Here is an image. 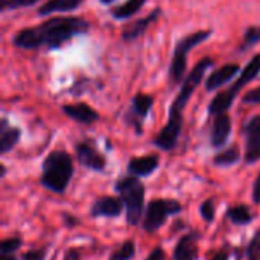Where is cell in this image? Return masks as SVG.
Wrapping results in <instances>:
<instances>
[{"mask_svg":"<svg viewBox=\"0 0 260 260\" xmlns=\"http://www.w3.org/2000/svg\"><path fill=\"white\" fill-rule=\"evenodd\" d=\"M88 30L90 21L82 17H50L38 26L18 30L12 38V44L24 50H35L40 47L55 50L75 37L87 34Z\"/></svg>","mask_w":260,"mask_h":260,"instance_id":"obj_1","label":"cell"},{"mask_svg":"<svg viewBox=\"0 0 260 260\" xmlns=\"http://www.w3.org/2000/svg\"><path fill=\"white\" fill-rule=\"evenodd\" d=\"M212 66H213V59L210 56H207V58H203L192 69L190 73H187L178 94L175 96L174 102L171 104L166 125L161 128V131L155 136V139L152 142L154 146H157L158 149L166 151V152H171L175 149L180 134H181V129H183V113H184L192 94L195 93V90L201 84L204 75L207 73V70Z\"/></svg>","mask_w":260,"mask_h":260,"instance_id":"obj_2","label":"cell"},{"mask_svg":"<svg viewBox=\"0 0 260 260\" xmlns=\"http://www.w3.org/2000/svg\"><path fill=\"white\" fill-rule=\"evenodd\" d=\"M75 174L73 158L64 149H55L46 155L41 165V186L56 195H62Z\"/></svg>","mask_w":260,"mask_h":260,"instance_id":"obj_3","label":"cell"},{"mask_svg":"<svg viewBox=\"0 0 260 260\" xmlns=\"http://www.w3.org/2000/svg\"><path fill=\"white\" fill-rule=\"evenodd\" d=\"M114 190L120 197L125 204V218L126 224L131 227L139 225L145 215V184L140 181L139 177L125 175L117 178L114 183Z\"/></svg>","mask_w":260,"mask_h":260,"instance_id":"obj_4","label":"cell"},{"mask_svg":"<svg viewBox=\"0 0 260 260\" xmlns=\"http://www.w3.org/2000/svg\"><path fill=\"white\" fill-rule=\"evenodd\" d=\"M260 75V53H256L250 61L248 64L244 67V70L239 73V78L224 91H219L209 104V116L210 117H215L218 114H222V113H227L230 110V107L233 105L235 99L238 98V94L241 93V90L250 84L251 81H254L257 76Z\"/></svg>","mask_w":260,"mask_h":260,"instance_id":"obj_5","label":"cell"},{"mask_svg":"<svg viewBox=\"0 0 260 260\" xmlns=\"http://www.w3.org/2000/svg\"><path fill=\"white\" fill-rule=\"evenodd\" d=\"M212 35V30H197L192 32L186 37H183L175 49H174V55H172V61L169 66V78L172 84H180L186 79V70H187V55L192 49H195L197 46H200L201 43H204L206 40H209Z\"/></svg>","mask_w":260,"mask_h":260,"instance_id":"obj_6","label":"cell"},{"mask_svg":"<svg viewBox=\"0 0 260 260\" xmlns=\"http://www.w3.org/2000/svg\"><path fill=\"white\" fill-rule=\"evenodd\" d=\"M183 212V206L177 200L154 198L148 203L142 219V227L146 233H155L160 230L168 218Z\"/></svg>","mask_w":260,"mask_h":260,"instance_id":"obj_7","label":"cell"},{"mask_svg":"<svg viewBox=\"0 0 260 260\" xmlns=\"http://www.w3.org/2000/svg\"><path fill=\"white\" fill-rule=\"evenodd\" d=\"M75 154L76 160L81 166L94 171V172H104L107 168V158L99 149L90 142V140H81L75 145Z\"/></svg>","mask_w":260,"mask_h":260,"instance_id":"obj_8","label":"cell"},{"mask_svg":"<svg viewBox=\"0 0 260 260\" xmlns=\"http://www.w3.org/2000/svg\"><path fill=\"white\" fill-rule=\"evenodd\" d=\"M242 134L245 136L244 161L247 165L257 163L260 160V114L253 116L242 125Z\"/></svg>","mask_w":260,"mask_h":260,"instance_id":"obj_9","label":"cell"},{"mask_svg":"<svg viewBox=\"0 0 260 260\" xmlns=\"http://www.w3.org/2000/svg\"><path fill=\"white\" fill-rule=\"evenodd\" d=\"M154 105V98L151 94H145V93H137L133 101H131V108L129 113L126 114V120L133 125L134 131L137 134L143 133V120L148 117L151 108Z\"/></svg>","mask_w":260,"mask_h":260,"instance_id":"obj_10","label":"cell"},{"mask_svg":"<svg viewBox=\"0 0 260 260\" xmlns=\"http://www.w3.org/2000/svg\"><path fill=\"white\" fill-rule=\"evenodd\" d=\"M125 210L120 197H101L96 198L90 207L91 218H119Z\"/></svg>","mask_w":260,"mask_h":260,"instance_id":"obj_11","label":"cell"},{"mask_svg":"<svg viewBox=\"0 0 260 260\" xmlns=\"http://www.w3.org/2000/svg\"><path fill=\"white\" fill-rule=\"evenodd\" d=\"M232 119L229 113H222L215 116L212 129H210V145L216 149H221L227 145L232 134Z\"/></svg>","mask_w":260,"mask_h":260,"instance_id":"obj_12","label":"cell"},{"mask_svg":"<svg viewBox=\"0 0 260 260\" xmlns=\"http://www.w3.org/2000/svg\"><path fill=\"white\" fill-rule=\"evenodd\" d=\"M61 111L70 117L72 120L82 123V125H93L99 120V113L94 111L88 104L78 102V104H66L61 107Z\"/></svg>","mask_w":260,"mask_h":260,"instance_id":"obj_13","label":"cell"},{"mask_svg":"<svg viewBox=\"0 0 260 260\" xmlns=\"http://www.w3.org/2000/svg\"><path fill=\"white\" fill-rule=\"evenodd\" d=\"M239 73H241L239 64H235V62L224 64L222 67L216 69L215 72H212L207 76V79H206V90L207 91H215V90L221 88L222 85H225L227 82H230Z\"/></svg>","mask_w":260,"mask_h":260,"instance_id":"obj_14","label":"cell"},{"mask_svg":"<svg viewBox=\"0 0 260 260\" xmlns=\"http://www.w3.org/2000/svg\"><path fill=\"white\" fill-rule=\"evenodd\" d=\"M160 166V158L158 155H143V157H133L128 161L126 171L129 175L139 177V178H145L152 175Z\"/></svg>","mask_w":260,"mask_h":260,"instance_id":"obj_15","label":"cell"},{"mask_svg":"<svg viewBox=\"0 0 260 260\" xmlns=\"http://www.w3.org/2000/svg\"><path fill=\"white\" fill-rule=\"evenodd\" d=\"M198 239H200V235L197 232L183 235L174 248V260L198 259Z\"/></svg>","mask_w":260,"mask_h":260,"instance_id":"obj_16","label":"cell"},{"mask_svg":"<svg viewBox=\"0 0 260 260\" xmlns=\"http://www.w3.org/2000/svg\"><path fill=\"white\" fill-rule=\"evenodd\" d=\"M160 14H161V9H160V8H155V9L151 11L146 17H143V18L134 21L133 24L126 26V27L122 30V40L126 41V43H129V41H134V40H137L139 37H142V35L146 32V29L160 17Z\"/></svg>","mask_w":260,"mask_h":260,"instance_id":"obj_17","label":"cell"},{"mask_svg":"<svg viewBox=\"0 0 260 260\" xmlns=\"http://www.w3.org/2000/svg\"><path fill=\"white\" fill-rule=\"evenodd\" d=\"M21 139V129L9 125L8 119L3 117L0 122V154L5 155L12 151Z\"/></svg>","mask_w":260,"mask_h":260,"instance_id":"obj_18","label":"cell"},{"mask_svg":"<svg viewBox=\"0 0 260 260\" xmlns=\"http://www.w3.org/2000/svg\"><path fill=\"white\" fill-rule=\"evenodd\" d=\"M84 0H47L38 8V15L44 17L53 12H69L78 9Z\"/></svg>","mask_w":260,"mask_h":260,"instance_id":"obj_19","label":"cell"},{"mask_svg":"<svg viewBox=\"0 0 260 260\" xmlns=\"http://www.w3.org/2000/svg\"><path fill=\"white\" fill-rule=\"evenodd\" d=\"M227 219L232 221V224L235 225H248L250 222H253L254 216L250 210L248 206L245 204H238V206H233L230 209H227V213H225Z\"/></svg>","mask_w":260,"mask_h":260,"instance_id":"obj_20","label":"cell"},{"mask_svg":"<svg viewBox=\"0 0 260 260\" xmlns=\"http://www.w3.org/2000/svg\"><path fill=\"white\" fill-rule=\"evenodd\" d=\"M239 160H241V149L238 145H232L213 157V165L218 168H230L236 165Z\"/></svg>","mask_w":260,"mask_h":260,"instance_id":"obj_21","label":"cell"},{"mask_svg":"<svg viewBox=\"0 0 260 260\" xmlns=\"http://www.w3.org/2000/svg\"><path fill=\"white\" fill-rule=\"evenodd\" d=\"M145 3H146V0H126L123 5L114 8L111 11V15L116 20H128L134 14H137L145 6Z\"/></svg>","mask_w":260,"mask_h":260,"instance_id":"obj_22","label":"cell"},{"mask_svg":"<svg viewBox=\"0 0 260 260\" xmlns=\"http://www.w3.org/2000/svg\"><path fill=\"white\" fill-rule=\"evenodd\" d=\"M134 257H136V242L128 239L122 242V245L110 254L108 260H131Z\"/></svg>","mask_w":260,"mask_h":260,"instance_id":"obj_23","label":"cell"},{"mask_svg":"<svg viewBox=\"0 0 260 260\" xmlns=\"http://www.w3.org/2000/svg\"><path fill=\"white\" fill-rule=\"evenodd\" d=\"M260 43V24L259 26H248L244 30L242 44L239 46V50H248L250 47Z\"/></svg>","mask_w":260,"mask_h":260,"instance_id":"obj_24","label":"cell"},{"mask_svg":"<svg viewBox=\"0 0 260 260\" xmlns=\"http://www.w3.org/2000/svg\"><path fill=\"white\" fill-rule=\"evenodd\" d=\"M200 213H201V218L204 219V222L207 224H212L215 221V216H216V206H215V201L212 198L209 200H204L200 206Z\"/></svg>","mask_w":260,"mask_h":260,"instance_id":"obj_25","label":"cell"},{"mask_svg":"<svg viewBox=\"0 0 260 260\" xmlns=\"http://www.w3.org/2000/svg\"><path fill=\"white\" fill-rule=\"evenodd\" d=\"M21 245H23V239L18 238V236L3 239L2 244H0V253L2 254H14L17 250L21 248Z\"/></svg>","mask_w":260,"mask_h":260,"instance_id":"obj_26","label":"cell"},{"mask_svg":"<svg viewBox=\"0 0 260 260\" xmlns=\"http://www.w3.org/2000/svg\"><path fill=\"white\" fill-rule=\"evenodd\" d=\"M247 259L260 260V230L254 233L253 239L250 241L247 247Z\"/></svg>","mask_w":260,"mask_h":260,"instance_id":"obj_27","label":"cell"},{"mask_svg":"<svg viewBox=\"0 0 260 260\" xmlns=\"http://www.w3.org/2000/svg\"><path fill=\"white\" fill-rule=\"evenodd\" d=\"M40 0H2V11L6 9H18V8H29L37 5Z\"/></svg>","mask_w":260,"mask_h":260,"instance_id":"obj_28","label":"cell"},{"mask_svg":"<svg viewBox=\"0 0 260 260\" xmlns=\"http://www.w3.org/2000/svg\"><path fill=\"white\" fill-rule=\"evenodd\" d=\"M47 257V247L32 248L20 256V260H46Z\"/></svg>","mask_w":260,"mask_h":260,"instance_id":"obj_29","label":"cell"},{"mask_svg":"<svg viewBox=\"0 0 260 260\" xmlns=\"http://www.w3.org/2000/svg\"><path fill=\"white\" fill-rule=\"evenodd\" d=\"M242 104H247V105H257V104H260V87L247 91L244 94V98H242Z\"/></svg>","mask_w":260,"mask_h":260,"instance_id":"obj_30","label":"cell"},{"mask_svg":"<svg viewBox=\"0 0 260 260\" xmlns=\"http://www.w3.org/2000/svg\"><path fill=\"white\" fill-rule=\"evenodd\" d=\"M61 219H62V225L67 229H75L79 225V219L76 216H73L72 213H67V212L61 213Z\"/></svg>","mask_w":260,"mask_h":260,"instance_id":"obj_31","label":"cell"},{"mask_svg":"<svg viewBox=\"0 0 260 260\" xmlns=\"http://www.w3.org/2000/svg\"><path fill=\"white\" fill-rule=\"evenodd\" d=\"M166 259V253H165V250H163V247L161 245H158V247H155L148 256H146V259L145 260H165Z\"/></svg>","mask_w":260,"mask_h":260,"instance_id":"obj_32","label":"cell"},{"mask_svg":"<svg viewBox=\"0 0 260 260\" xmlns=\"http://www.w3.org/2000/svg\"><path fill=\"white\" fill-rule=\"evenodd\" d=\"M251 200L254 204H260V174L253 183V192H251Z\"/></svg>","mask_w":260,"mask_h":260,"instance_id":"obj_33","label":"cell"},{"mask_svg":"<svg viewBox=\"0 0 260 260\" xmlns=\"http://www.w3.org/2000/svg\"><path fill=\"white\" fill-rule=\"evenodd\" d=\"M62 260H82V254L78 248H69L64 256H62Z\"/></svg>","mask_w":260,"mask_h":260,"instance_id":"obj_34","label":"cell"},{"mask_svg":"<svg viewBox=\"0 0 260 260\" xmlns=\"http://www.w3.org/2000/svg\"><path fill=\"white\" fill-rule=\"evenodd\" d=\"M209 260H230V253L229 251H218L212 259Z\"/></svg>","mask_w":260,"mask_h":260,"instance_id":"obj_35","label":"cell"},{"mask_svg":"<svg viewBox=\"0 0 260 260\" xmlns=\"http://www.w3.org/2000/svg\"><path fill=\"white\" fill-rule=\"evenodd\" d=\"M0 260H20V257H15V254H2Z\"/></svg>","mask_w":260,"mask_h":260,"instance_id":"obj_36","label":"cell"},{"mask_svg":"<svg viewBox=\"0 0 260 260\" xmlns=\"http://www.w3.org/2000/svg\"><path fill=\"white\" fill-rule=\"evenodd\" d=\"M0 168H2V174H0V177L3 178V177L6 175V166H5V165H2Z\"/></svg>","mask_w":260,"mask_h":260,"instance_id":"obj_37","label":"cell"},{"mask_svg":"<svg viewBox=\"0 0 260 260\" xmlns=\"http://www.w3.org/2000/svg\"><path fill=\"white\" fill-rule=\"evenodd\" d=\"M99 2H101L102 5H110V3H113L114 0H99Z\"/></svg>","mask_w":260,"mask_h":260,"instance_id":"obj_38","label":"cell"}]
</instances>
